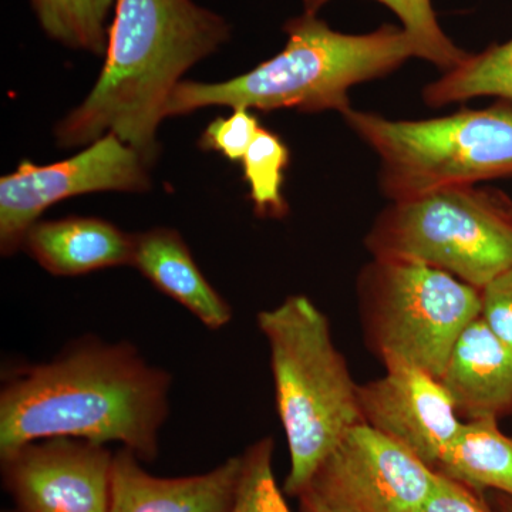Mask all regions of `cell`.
Here are the masks:
<instances>
[{
    "mask_svg": "<svg viewBox=\"0 0 512 512\" xmlns=\"http://www.w3.org/2000/svg\"><path fill=\"white\" fill-rule=\"evenodd\" d=\"M148 167L137 150L113 133L59 163L20 161L13 173L0 178V252L10 256L20 251L26 232L40 215L66 198L93 192H147Z\"/></svg>",
    "mask_w": 512,
    "mask_h": 512,
    "instance_id": "8",
    "label": "cell"
},
{
    "mask_svg": "<svg viewBox=\"0 0 512 512\" xmlns=\"http://www.w3.org/2000/svg\"><path fill=\"white\" fill-rule=\"evenodd\" d=\"M370 350L384 367H419L440 379L461 333L480 318V289L441 269L373 259L357 278Z\"/></svg>",
    "mask_w": 512,
    "mask_h": 512,
    "instance_id": "7",
    "label": "cell"
},
{
    "mask_svg": "<svg viewBox=\"0 0 512 512\" xmlns=\"http://www.w3.org/2000/svg\"><path fill=\"white\" fill-rule=\"evenodd\" d=\"M261 128L251 109L237 107L231 116L211 121L198 146L201 150L218 151L229 161H242Z\"/></svg>",
    "mask_w": 512,
    "mask_h": 512,
    "instance_id": "22",
    "label": "cell"
},
{
    "mask_svg": "<svg viewBox=\"0 0 512 512\" xmlns=\"http://www.w3.org/2000/svg\"><path fill=\"white\" fill-rule=\"evenodd\" d=\"M440 382L458 416L503 419L512 414V346L498 338L483 318L461 333Z\"/></svg>",
    "mask_w": 512,
    "mask_h": 512,
    "instance_id": "13",
    "label": "cell"
},
{
    "mask_svg": "<svg viewBox=\"0 0 512 512\" xmlns=\"http://www.w3.org/2000/svg\"><path fill=\"white\" fill-rule=\"evenodd\" d=\"M23 251L56 276H80L131 264L133 235L96 217L37 221L23 238Z\"/></svg>",
    "mask_w": 512,
    "mask_h": 512,
    "instance_id": "14",
    "label": "cell"
},
{
    "mask_svg": "<svg viewBox=\"0 0 512 512\" xmlns=\"http://www.w3.org/2000/svg\"><path fill=\"white\" fill-rule=\"evenodd\" d=\"M500 508L501 512H512V498L508 495H501Z\"/></svg>",
    "mask_w": 512,
    "mask_h": 512,
    "instance_id": "26",
    "label": "cell"
},
{
    "mask_svg": "<svg viewBox=\"0 0 512 512\" xmlns=\"http://www.w3.org/2000/svg\"><path fill=\"white\" fill-rule=\"evenodd\" d=\"M130 265L158 291L188 309L205 328L220 330L231 322V305L205 279L175 229L158 227L134 234Z\"/></svg>",
    "mask_w": 512,
    "mask_h": 512,
    "instance_id": "15",
    "label": "cell"
},
{
    "mask_svg": "<svg viewBox=\"0 0 512 512\" xmlns=\"http://www.w3.org/2000/svg\"><path fill=\"white\" fill-rule=\"evenodd\" d=\"M229 36L227 20L192 0H117L103 70L89 96L57 124V144L90 146L113 133L153 165L171 93Z\"/></svg>",
    "mask_w": 512,
    "mask_h": 512,
    "instance_id": "2",
    "label": "cell"
},
{
    "mask_svg": "<svg viewBox=\"0 0 512 512\" xmlns=\"http://www.w3.org/2000/svg\"><path fill=\"white\" fill-rule=\"evenodd\" d=\"M437 477L409 450L360 423L319 464L303 493L332 512H419Z\"/></svg>",
    "mask_w": 512,
    "mask_h": 512,
    "instance_id": "9",
    "label": "cell"
},
{
    "mask_svg": "<svg viewBox=\"0 0 512 512\" xmlns=\"http://www.w3.org/2000/svg\"><path fill=\"white\" fill-rule=\"evenodd\" d=\"M330 0H303L305 12L316 15ZM392 10L403 30L419 46L420 59L450 72L468 56L443 32L431 0H376Z\"/></svg>",
    "mask_w": 512,
    "mask_h": 512,
    "instance_id": "20",
    "label": "cell"
},
{
    "mask_svg": "<svg viewBox=\"0 0 512 512\" xmlns=\"http://www.w3.org/2000/svg\"><path fill=\"white\" fill-rule=\"evenodd\" d=\"M256 323L268 342L291 457L284 491L299 497L336 444L363 423L359 384L333 343L328 316L308 296H288L259 312Z\"/></svg>",
    "mask_w": 512,
    "mask_h": 512,
    "instance_id": "4",
    "label": "cell"
},
{
    "mask_svg": "<svg viewBox=\"0 0 512 512\" xmlns=\"http://www.w3.org/2000/svg\"><path fill=\"white\" fill-rule=\"evenodd\" d=\"M299 510L301 512H332L325 507L322 503H319L312 494L303 493L299 495Z\"/></svg>",
    "mask_w": 512,
    "mask_h": 512,
    "instance_id": "25",
    "label": "cell"
},
{
    "mask_svg": "<svg viewBox=\"0 0 512 512\" xmlns=\"http://www.w3.org/2000/svg\"><path fill=\"white\" fill-rule=\"evenodd\" d=\"M171 376L133 345L84 340L25 367L0 392V454L30 441L72 437L121 443L141 461L158 454Z\"/></svg>",
    "mask_w": 512,
    "mask_h": 512,
    "instance_id": "1",
    "label": "cell"
},
{
    "mask_svg": "<svg viewBox=\"0 0 512 512\" xmlns=\"http://www.w3.org/2000/svg\"><path fill=\"white\" fill-rule=\"evenodd\" d=\"M439 473V471H437ZM419 512H494L481 493L439 473L433 491Z\"/></svg>",
    "mask_w": 512,
    "mask_h": 512,
    "instance_id": "24",
    "label": "cell"
},
{
    "mask_svg": "<svg viewBox=\"0 0 512 512\" xmlns=\"http://www.w3.org/2000/svg\"><path fill=\"white\" fill-rule=\"evenodd\" d=\"M498 421L490 417L463 421L436 471L478 493L494 490L512 498V437Z\"/></svg>",
    "mask_w": 512,
    "mask_h": 512,
    "instance_id": "16",
    "label": "cell"
},
{
    "mask_svg": "<svg viewBox=\"0 0 512 512\" xmlns=\"http://www.w3.org/2000/svg\"><path fill=\"white\" fill-rule=\"evenodd\" d=\"M343 119L379 156L380 192L392 202L512 178V101L429 120L353 109Z\"/></svg>",
    "mask_w": 512,
    "mask_h": 512,
    "instance_id": "5",
    "label": "cell"
},
{
    "mask_svg": "<svg viewBox=\"0 0 512 512\" xmlns=\"http://www.w3.org/2000/svg\"><path fill=\"white\" fill-rule=\"evenodd\" d=\"M373 259L416 262L483 289L512 266V200L454 187L384 208L365 238Z\"/></svg>",
    "mask_w": 512,
    "mask_h": 512,
    "instance_id": "6",
    "label": "cell"
},
{
    "mask_svg": "<svg viewBox=\"0 0 512 512\" xmlns=\"http://www.w3.org/2000/svg\"><path fill=\"white\" fill-rule=\"evenodd\" d=\"M384 369L386 375L359 384L363 423L436 470L463 423L456 404L440 379L419 367Z\"/></svg>",
    "mask_w": 512,
    "mask_h": 512,
    "instance_id": "11",
    "label": "cell"
},
{
    "mask_svg": "<svg viewBox=\"0 0 512 512\" xmlns=\"http://www.w3.org/2000/svg\"><path fill=\"white\" fill-rule=\"evenodd\" d=\"M476 97L512 101V39L470 55L423 89V101L433 109Z\"/></svg>",
    "mask_w": 512,
    "mask_h": 512,
    "instance_id": "17",
    "label": "cell"
},
{
    "mask_svg": "<svg viewBox=\"0 0 512 512\" xmlns=\"http://www.w3.org/2000/svg\"><path fill=\"white\" fill-rule=\"evenodd\" d=\"M289 161L291 153L282 138L262 127L241 161L258 217L282 218L289 211L282 192Z\"/></svg>",
    "mask_w": 512,
    "mask_h": 512,
    "instance_id": "19",
    "label": "cell"
},
{
    "mask_svg": "<svg viewBox=\"0 0 512 512\" xmlns=\"http://www.w3.org/2000/svg\"><path fill=\"white\" fill-rule=\"evenodd\" d=\"M50 39L72 49L106 56L110 10L117 0H30Z\"/></svg>",
    "mask_w": 512,
    "mask_h": 512,
    "instance_id": "18",
    "label": "cell"
},
{
    "mask_svg": "<svg viewBox=\"0 0 512 512\" xmlns=\"http://www.w3.org/2000/svg\"><path fill=\"white\" fill-rule=\"evenodd\" d=\"M274 439L256 441L242 454L241 474L231 512H291L276 484Z\"/></svg>",
    "mask_w": 512,
    "mask_h": 512,
    "instance_id": "21",
    "label": "cell"
},
{
    "mask_svg": "<svg viewBox=\"0 0 512 512\" xmlns=\"http://www.w3.org/2000/svg\"><path fill=\"white\" fill-rule=\"evenodd\" d=\"M242 456L198 476H151L123 447L114 454L109 512H231Z\"/></svg>",
    "mask_w": 512,
    "mask_h": 512,
    "instance_id": "12",
    "label": "cell"
},
{
    "mask_svg": "<svg viewBox=\"0 0 512 512\" xmlns=\"http://www.w3.org/2000/svg\"><path fill=\"white\" fill-rule=\"evenodd\" d=\"M481 302L488 328L512 346V266L481 289Z\"/></svg>",
    "mask_w": 512,
    "mask_h": 512,
    "instance_id": "23",
    "label": "cell"
},
{
    "mask_svg": "<svg viewBox=\"0 0 512 512\" xmlns=\"http://www.w3.org/2000/svg\"><path fill=\"white\" fill-rule=\"evenodd\" d=\"M0 460L18 512H109L114 454L104 444L36 440Z\"/></svg>",
    "mask_w": 512,
    "mask_h": 512,
    "instance_id": "10",
    "label": "cell"
},
{
    "mask_svg": "<svg viewBox=\"0 0 512 512\" xmlns=\"http://www.w3.org/2000/svg\"><path fill=\"white\" fill-rule=\"evenodd\" d=\"M284 32V50L251 72L221 83H178L165 106V119L210 106L301 113L333 110L345 116L352 109L353 86L382 79L412 57L420 59L412 36L393 25L348 35L305 12L289 19Z\"/></svg>",
    "mask_w": 512,
    "mask_h": 512,
    "instance_id": "3",
    "label": "cell"
}]
</instances>
